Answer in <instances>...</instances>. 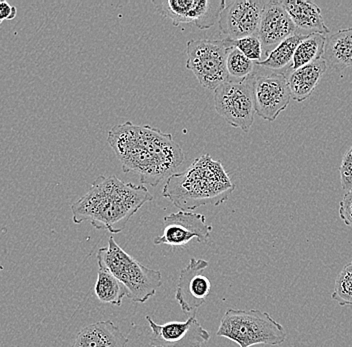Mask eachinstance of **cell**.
<instances>
[{
    "instance_id": "obj_24",
    "label": "cell",
    "mask_w": 352,
    "mask_h": 347,
    "mask_svg": "<svg viewBox=\"0 0 352 347\" xmlns=\"http://www.w3.org/2000/svg\"><path fill=\"white\" fill-rule=\"evenodd\" d=\"M230 43L250 60L254 61V63L261 61L263 46L258 35H252V36L243 37V38L235 39V41L230 39Z\"/></svg>"
},
{
    "instance_id": "obj_25",
    "label": "cell",
    "mask_w": 352,
    "mask_h": 347,
    "mask_svg": "<svg viewBox=\"0 0 352 347\" xmlns=\"http://www.w3.org/2000/svg\"><path fill=\"white\" fill-rule=\"evenodd\" d=\"M341 188L343 190H352V146L345 153L340 168Z\"/></svg>"
},
{
    "instance_id": "obj_3",
    "label": "cell",
    "mask_w": 352,
    "mask_h": 347,
    "mask_svg": "<svg viewBox=\"0 0 352 347\" xmlns=\"http://www.w3.org/2000/svg\"><path fill=\"white\" fill-rule=\"evenodd\" d=\"M235 190L222 162L201 155L184 172L173 173L165 182L162 195L182 212L202 205H220Z\"/></svg>"
},
{
    "instance_id": "obj_6",
    "label": "cell",
    "mask_w": 352,
    "mask_h": 347,
    "mask_svg": "<svg viewBox=\"0 0 352 347\" xmlns=\"http://www.w3.org/2000/svg\"><path fill=\"white\" fill-rule=\"evenodd\" d=\"M230 39H200L186 45V68L192 71L204 89L215 90L228 81L226 57L231 47Z\"/></svg>"
},
{
    "instance_id": "obj_15",
    "label": "cell",
    "mask_w": 352,
    "mask_h": 347,
    "mask_svg": "<svg viewBox=\"0 0 352 347\" xmlns=\"http://www.w3.org/2000/svg\"><path fill=\"white\" fill-rule=\"evenodd\" d=\"M283 6L301 35L322 34L330 32L323 21L321 10L314 2L307 0H283Z\"/></svg>"
},
{
    "instance_id": "obj_4",
    "label": "cell",
    "mask_w": 352,
    "mask_h": 347,
    "mask_svg": "<svg viewBox=\"0 0 352 347\" xmlns=\"http://www.w3.org/2000/svg\"><path fill=\"white\" fill-rule=\"evenodd\" d=\"M96 258L98 269L107 270L120 281L131 302H146L162 285L160 270L144 267L124 251L113 237H110L107 247L99 248Z\"/></svg>"
},
{
    "instance_id": "obj_22",
    "label": "cell",
    "mask_w": 352,
    "mask_h": 347,
    "mask_svg": "<svg viewBox=\"0 0 352 347\" xmlns=\"http://www.w3.org/2000/svg\"><path fill=\"white\" fill-rule=\"evenodd\" d=\"M254 61L250 60L234 46H231L226 57V70L228 81L242 82L252 76L254 72Z\"/></svg>"
},
{
    "instance_id": "obj_23",
    "label": "cell",
    "mask_w": 352,
    "mask_h": 347,
    "mask_svg": "<svg viewBox=\"0 0 352 347\" xmlns=\"http://www.w3.org/2000/svg\"><path fill=\"white\" fill-rule=\"evenodd\" d=\"M331 300L341 306L352 305V261L347 263L336 276Z\"/></svg>"
},
{
    "instance_id": "obj_2",
    "label": "cell",
    "mask_w": 352,
    "mask_h": 347,
    "mask_svg": "<svg viewBox=\"0 0 352 347\" xmlns=\"http://www.w3.org/2000/svg\"><path fill=\"white\" fill-rule=\"evenodd\" d=\"M153 201V195L142 184L134 186L116 175H100L85 195L72 204V219L76 224L89 221L96 230L120 234L129 219Z\"/></svg>"
},
{
    "instance_id": "obj_16",
    "label": "cell",
    "mask_w": 352,
    "mask_h": 347,
    "mask_svg": "<svg viewBox=\"0 0 352 347\" xmlns=\"http://www.w3.org/2000/svg\"><path fill=\"white\" fill-rule=\"evenodd\" d=\"M129 337L111 320H102L83 327L72 347H126Z\"/></svg>"
},
{
    "instance_id": "obj_18",
    "label": "cell",
    "mask_w": 352,
    "mask_h": 347,
    "mask_svg": "<svg viewBox=\"0 0 352 347\" xmlns=\"http://www.w3.org/2000/svg\"><path fill=\"white\" fill-rule=\"evenodd\" d=\"M324 60L327 67L341 70L352 67V27L344 28L327 39Z\"/></svg>"
},
{
    "instance_id": "obj_28",
    "label": "cell",
    "mask_w": 352,
    "mask_h": 347,
    "mask_svg": "<svg viewBox=\"0 0 352 347\" xmlns=\"http://www.w3.org/2000/svg\"><path fill=\"white\" fill-rule=\"evenodd\" d=\"M148 347H162V346H149Z\"/></svg>"
},
{
    "instance_id": "obj_12",
    "label": "cell",
    "mask_w": 352,
    "mask_h": 347,
    "mask_svg": "<svg viewBox=\"0 0 352 347\" xmlns=\"http://www.w3.org/2000/svg\"><path fill=\"white\" fill-rule=\"evenodd\" d=\"M151 331V346L162 347H202L210 335L198 322L195 314L186 322L157 324L151 316H145Z\"/></svg>"
},
{
    "instance_id": "obj_13",
    "label": "cell",
    "mask_w": 352,
    "mask_h": 347,
    "mask_svg": "<svg viewBox=\"0 0 352 347\" xmlns=\"http://www.w3.org/2000/svg\"><path fill=\"white\" fill-rule=\"evenodd\" d=\"M208 265L204 259L192 258L180 272L175 298L186 315H193L210 293V281L204 274Z\"/></svg>"
},
{
    "instance_id": "obj_5",
    "label": "cell",
    "mask_w": 352,
    "mask_h": 347,
    "mask_svg": "<svg viewBox=\"0 0 352 347\" xmlns=\"http://www.w3.org/2000/svg\"><path fill=\"white\" fill-rule=\"evenodd\" d=\"M217 335L228 338L241 347L280 346L287 338L283 324L257 309H228Z\"/></svg>"
},
{
    "instance_id": "obj_17",
    "label": "cell",
    "mask_w": 352,
    "mask_h": 347,
    "mask_svg": "<svg viewBox=\"0 0 352 347\" xmlns=\"http://www.w3.org/2000/svg\"><path fill=\"white\" fill-rule=\"evenodd\" d=\"M327 70V61L321 58L292 71L287 78L292 100L297 102L307 100Z\"/></svg>"
},
{
    "instance_id": "obj_26",
    "label": "cell",
    "mask_w": 352,
    "mask_h": 347,
    "mask_svg": "<svg viewBox=\"0 0 352 347\" xmlns=\"http://www.w3.org/2000/svg\"><path fill=\"white\" fill-rule=\"evenodd\" d=\"M340 216L343 223L352 228V190L347 191L340 201Z\"/></svg>"
},
{
    "instance_id": "obj_11",
    "label": "cell",
    "mask_w": 352,
    "mask_h": 347,
    "mask_svg": "<svg viewBox=\"0 0 352 347\" xmlns=\"http://www.w3.org/2000/svg\"><path fill=\"white\" fill-rule=\"evenodd\" d=\"M264 0H231L220 13L219 30L228 38L241 39L258 34Z\"/></svg>"
},
{
    "instance_id": "obj_20",
    "label": "cell",
    "mask_w": 352,
    "mask_h": 347,
    "mask_svg": "<svg viewBox=\"0 0 352 347\" xmlns=\"http://www.w3.org/2000/svg\"><path fill=\"white\" fill-rule=\"evenodd\" d=\"M327 38L322 34H310L305 36L297 45L292 65L288 71L294 70L319 60L324 56Z\"/></svg>"
},
{
    "instance_id": "obj_21",
    "label": "cell",
    "mask_w": 352,
    "mask_h": 347,
    "mask_svg": "<svg viewBox=\"0 0 352 347\" xmlns=\"http://www.w3.org/2000/svg\"><path fill=\"white\" fill-rule=\"evenodd\" d=\"M94 293L99 302L120 306L123 298H127L126 289L104 269H98V280L94 285Z\"/></svg>"
},
{
    "instance_id": "obj_8",
    "label": "cell",
    "mask_w": 352,
    "mask_h": 347,
    "mask_svg": "<svg viewBox=\"0 0 352 347\" xmlns=\"http://www.w3.org/2000/svg\"><path fill=\"white\" fill-rule=\"evenodd\" d=\"M252 89L255 113L268 122H274L292 100L286 74L257 65L252 74Z\"/></svg>"
},
{
    "instance_id": "obj_7",
    "label": "cell",
    "mask_w": 352,
    "mask_h": 347,
    "mask_svg": "<svg viewBox=\"0 0 352 347\" xmlns=\"http://www.w3.org/2000/svg\"><path fill=\"white\" fill-rule=\"evenodd\" d=\"M214 107L219 115L235 128L248 133L254 122L252 76L242 82H226L214 90Z\"/></svg>"
},
{
    "instance_id": "obj_9",
    "label": "cell",
    "mask_w": 352,
    "mask_h": 347,
    "mask_svg": "<svg viewBox=\"0 0 352 347\" xmlns=\"http://www.w3.org/2000/svg\"><path fill=\"white\" fill-rule=\"evenodd\" d=\"M156 12L170 19L173 25L193 24L206 30L219 23L226 0H153Z\"/></svg>"
},
{
    "instance_id": "obj_19",
    "label": "cell",
    "mask_w": 352,
    "mask_h": 347,
    "mask_svg": "<svg viewBox=\"0 0 352 347\" xmlns=\"http://www.w3.org/2000/svg\"><path fill=\"white\" fill-rule=\"evenodd\" d=\"M305 35L294 34L281 41L278 45L275 46L274 49L266 56L264 60L255 63L259 67L272 71L279 72L285 68H289L294 59L297 45L305 38Z\"/></svg>"
},
{
    "instance_id": "obj_27",
    "label": "cell",
    "mask_w": 352,
    "mask_h": 347,
    "mask_svg": "<svg viewBox=\"0 0 352 347\" xmlns=\"http://www.w3.org/2000/svg\"><path fill=\"white\" fill-rule=\"evenodd\" d=\"M17 15V8L10 5L8 1H0V24L6 21H12Z\"/></svg>"
},
{
    "instance_id": "obj_1",
    "label": "cell",
    "mask_w": 352,
    "mask_h": 347,
    "mask_svg": "<svg viewBox=\"0 0 352 347\" xmlns=\"http://www.w3.org/2000/svg\"><path fill=\"white\" fill-rule=\"evenodd\" d=\"M124 172H134L142 186L155 188L184 161V153L171 133L131 122L114 125L107 136Z\"/></svg>"
},
{
    "instance_id": "obj_14",
    "label": "cell",
    "mask_w": 352,
    "mask_h": 347,
    "mask_svg": "<svg viewBox=\"0 0 352 347\" xmlns=\"http://www.w3.org/2000/svg\"><path fill=\"white\" fill-rule=\"evenodd\" d=\"M296 34V27L283 2L278 0L266 1L259 25L258 35L263 43L265 56L281 41Z\"/></svg>"
},
{
    "instance_id": "obj_10",
    "label": "cell",
    "mask_w": 352,
    "mask_h": 347,
    "mask_svg": "<svg viewBox=\"0 0 352 347\" xmlns=\"http://www.w3.org/2000/svg\"><path fill=\"white\" fill-rule=\"evenodd\" d=\"M212 226L206 224V219L200 213L180 212L171 213L164 219V234L155 237V245L182 247L193 238L199 243H206L210 238Z\"/></svg>"
}]
</instances>
